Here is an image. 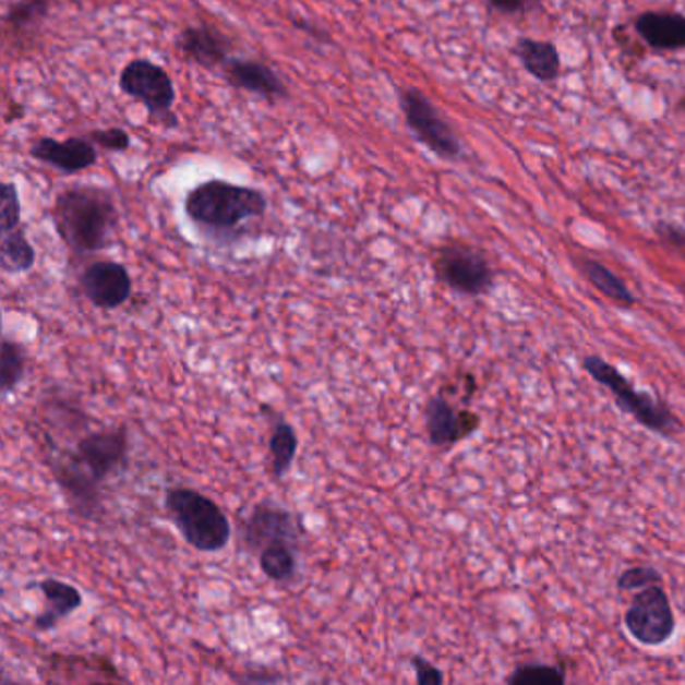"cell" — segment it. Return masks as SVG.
Instances as JSON below:
<instances>
[{
  "label": "cell",
  "instance_id": "20",
  "mask_svg": "<svg viewBox=\"0 0 685 685\" xmlns=\"http://www.w3.org/2000/svg\"><path fill=\"white\" fill-rule=\"evenodd\" d=\"M298 448H300V438L292 424L286 420H276L272 424L269 441H267V453H269L274 479H284L288 470L292 469L293 460L298 457Z\"/></svg>",
  "mask_w": 685,
  "mask_h": 685
},
{
  "label": "cell",
  "instance_id": "23",
  "mask_svg": "<svg viewBox=\"0 0 685 685\" xmlns=\"http://www.w3.org/2000/svg\"><path fill=\"white\" fill-rule=\"evenodd\" d=\"M37 262V252L31 245L23 228L2 233L0 245V266L7 274H26Z\"/></svg>",
  "mask_w": 685,
  "mask_h": 685
},
{
  "label": "cell",
  "instance_id": "27",
  "mask_svg": "<svg viewBox=\"0 0 685 685\" xmlns=\"http://www.w3.org/2000/svg\"><path fill=\"white\" fill-rule=\"evenodd\" d=\"M2 204H0V229L2 233L21 228V197L16 185L7 181L2 185Z\"/></svg>",
  "mask_w": 685,
  "mask_h": 685
},
{
  "label": "cell",
  "instance_id": "9",
  "mask_svg": "<svg viewBox=\"0 0 685 685\" xmlns=\"http://www.w3.org/2000/svg\"><path fill=\"white\" fill-rule=\"evenodd\" d=\"M49 465L67 507L76 519H97L103 508V482L85 467L76 453H64L61 457L52 458Z\"/></svg>",
  "mask_w": 685,
  "mask_h": 685
},
{
  "label": "cell",
  "instance_id": "26",
  "mask_svg": "<svg viewBox=\"0 0 685 685\" xmlns=\"http://www.w3.org/2000/svg\"><path fill=\"white\" fill-rule=\"evenodd\" d=\"M51 2L52 0H16L4 19L9 25L14 26V31H25L47 16Z\"/></svg>",
  "mask_w": 685,
  "mask_h": 685
},
{
  "label": "cell",
  "instance_id": "7",
  "mask_svg": "<svg viewBox=\"0 0 685 685\" xmlns=\"http://www.w3.org/2000/svg\"><path fill=\"white\" fill-rule=\"evenodd\" d=\"M305 534L302 517L274 501L257 503L241 520V543L252 553H260L272 543H288L300 549Z\"/></svg>",
  "mask_w": 685,
  "mask_h": 685
},
{
  "label": "cell",
  "instance_id": "14",
  "mask_svg": "<svg viewBox=\"0 0 685 685\" xmlns=\"http://www.w3.org/2000/svg\"><path fill=\"white\" fill-rule=\"evenodd\" d=\"M31 155L40 164H47L63 173H79L97 164L95 143L85 137H69L64 141L40 137L31 145Z\"/></svg>",
  "mask_w": 685,
  "mask_h": 685
},
{
  "label": "cell",
  "instance_id": "22",
  "mask_svg": "<svg viewBox=\"0 0 685 685\" xmlns=\"http://www.w3.org/2000/svg\"><path fill=\"white\" fill-rule=\"evenodd\" d=\"M298 546L272 543L257 553V565L264 577L274 584H292L298 575Z\"/></svg>",
  "mask_w": 685,
  "mask_h": 685
},
{
  "label": "cell",
  "instance_id": "29",
  "mask_svg": "<svg viewBox=\"0 0 685 685\" xmlns=\"http://www.w3.org/2000/svg\"><path fill=\"white\" fill-rule=\"evenodd\" d=\"M89 140L105 152L123 153L131 147V137H129L128 131H123L121 128L91 131Z\"/></svg>",
  "mask_w": 685,
  "mask_h": 685
},
{
  "label": "cell",
  "instance_id": "11",
  "mask_svg": "<svg viewBox=\"0 0 685 685\" xmlns=\"http://www.w3.org/2000/svg\"><path fill=\"white\" fill-rule=\"evenodd\" d=\"M81 292L99 310H117L133 293V279L128 267L113 260L93 262L81 272Z\"/></svg>",
  "mask_w": 685,
  "mask_h": 685
},
{
  "label": "cell",
  "instance_id": "17",
  "mask_svg": "<svg viewBox=\"0 0 685 685\" xmlns=\"http://www.w3.org/2000/svg\"><path fill=\"white\" fill-rule=\"evenodd\" d=\"M179 51L204 69H216L228 61V38L214 26H188L178 38Z\"/></svg>",
  "mask_w": 685,
  "mask_h": 685
},
{
  "label": "cell",
  "instance_id": "33",
  "mask_svg": "<svg viewBox=\"0 0 685 685\" xmlns=\"http://www.w3.org/2000/svg\"><path fill=\"white\" fill-rule=\"evenodd\" d=\"M489 7L496 11V13L503 14H517L525 11V0H486Z\"/></svg>",
  "mask_w": 685,
  "mask_h": 685
},
{
  "label": "cell",
  "instance_id": "8",
  "mask_svg": "<svg viewBox=\"0 0 685 685\" xmlns=\"http://www.w3.org/2000/svg\"><path fill=\"white\" fill-rule=\"evenodd\" d=\"M623 620L635 641L649 648L663 646L675 632L672 601L661 585H649L635 593Z\"/></svg>",
  "mask_w": 685,
  "mask_h": 685
},
{
  "label": "cell",
  "instance_id": "28",
  "mask_svg": "<svg viewBox=\"0 0 685 685\" xmlns=\"http://www.w3.org/2000/svg\"><path fill=\"white\" fill-rule=\"evenodd\" d=\"M649 585H661V575L656 567L649 565H637L629 567L620 575L617 587L622 591H635V589H646Z\"/></svg>",
  "mask_w": 685,
  "mask_h": 685
},
{
  "label": "cell",
  "instance_id": "21",
  "mask_svg": "<svg viewBox=\"0 0 685 685\" xmlns=\"http://www.w3.org/2000/svg\"><path fill=\"white\" fill-rule=\"evenodd\" d=\"M579 269H581L585 279L596 288L597 292L603 293L605 298H610L613 304L622 305V308H634L635 302H637L634 292L605 264L591 260V257H584L579 262Z\"/></svg>",
  "mask_w": 685,
  "mask_h": 685
},
{
  "label": "cell",
  "instance_id": "1",
  "mask_svg": "<svg viewBox=\"0 0 685 685\" xmlns=\"http://www.w3.org/2000/svg\"><path fill=\"white\" fill-rule=\"evenodd\" d=\"M52 221L75 254H97L111 243L117 226L113 195L101 188H73L57 197Z\"/></svg>",
  "mask_w": 685,
  "mask_h": 685
},
{
  "label": "cell",
  "instance_id": "10",
  "mask_svg": "<svg viewBox=\"0 0 685 685\" xmlns=\"http://www.w3.org/2000/svg\"><path fill=\"white\" fill-rule=\"evenodd\" d=\"M121 91L147 107L153 115H167L176 103V87L166 69L147 59H135L125 64L119 76Z\"/></svg>",
  "mask_w": 685,
  "mask_h": 685
},
{
  "label": "cell",
  "instance_id": "16",
  "mask_svg": "<svg viewBox=\"0 0 685 685\" xmlns=\"http://www.w3.org/2000/svg\"><path fill=\"white\" fill-rule=\"evenodd\" d=\"M221 71H224V76H226L229 85L236 89L255 93V95H262L266 99H278V97L288 95L286 85L281 83L278 73L260 61L228 59L226 63L221 64Z\"/></svg>",
  "mask_w": 685,
  "mask_h": 685
},
{
  "label": "cell",
  "instance_id": "15",
  "mask_svg": "<svg viewBox=\"0 0 685 685\" xmlns=\"http://www.w3.org/2000/svg\"><path fill=\"white\" fill-rule=\"evenodd\" d=\"M634 28L651 51H685L684 14L648 11L635 16Z\"/></svg>",
  "mask_w": 685,
  "mask_h": 685
},
{
  "label": "cell",
  "instance_id": "3",
  "mask_svg": "<svg viewBox=\"0 0 685 685\" xmlns=\"http://www.w3.org/2000/svg\"><path fill=\"white\" fill-rule=\"evenodd\" d=\"M167 515L188 545L200 553H219L229 545L231 522L214 498L191 486H169Z\"/></svg>",
  "mask_w": 685,
  "mask_h": 685
},
{
  "label": "cell",
  "instance_id": "2",
  "mask_svg": "<svg viewBox=\"0 0 685 685\" xmlns=\"http://www.w3.org/2000/svg\"><path fill=\"white\" fill-rule=\"evenodd\" d=\"M267 200L262 191L212 179L191 190L185 197V214L193 224L209 231H233L243 221L266 214Z\"/></svg>",
  "mask_w": 685,
  "mask_h": 685
},
{
  "label": "cell",
  "instance_id": "12",
  "mask_svg": "<svg viewBox=\"0 0 685 685\" xmlns=\"http://www.w3.org/2000/svg\"><path fill=\"white\" fill-rule=\"evenodd\" d=\"M76 457L105 482L128 467L129 432L125 426L105 429L85 434L75 446Z\"/></svg>",
  "mask_w": 685,
  "mask_h": 685
},
{
  "label": "cell",
  "instance_id": "34",
  "mask_svg": "<svg viewBox=\"0 0 685 685\" xmlns=\"http://www.w3.org/2000/svg\"><path fill=\"white\" fill-rule=\"evenodd\" d=\"M537 2H539V0H537Z\"/></svg>",
  "mask_w": 685,
  "mask_h": 685
},
{
  "label": "cell",
  "instance_id": "24",
  "mask_svg": "<svg viewBox=\"0 0 685 685\" xmlns=\"http://www.w3.org/2000/svg\"><path fill=\"white\" fill-rule=\"evenodd\" d=\"M28 369V352L25 346L4 336L0 344V394L7 398L25 381Z\"/></svg>",
  "mask_w": 685,
  "mask_h": 685
},
{
  "label": "cell",
  "instance_id": "5",
  "mask_svg": "<svg viewBox=\"0 0 685 685\" xmlns=\"http://www.w3.org/2000/svg\"><path fill=\"white\" fill-rule=\"evenodd\" d=\"M436 279L448 290L479 298L495 288V269L486 255L462 241H450L436 250L434 255Z\"/></svg>",
  "mask_w": 685,
  "mask_h": 685
},
{
  "label": "cell",
  "instance_id": "19",
  "mask_svg": "<svg viewBox=\"0 0 685 685\" xmlns=\"http://www.w3.org/2000/svg\"><path fill=\"white\" fill-rule=\"evenodd\" d=\"M515 55L529 75L541 83H553L561 73V57L551 40L522 37L515 45Z\"/></svg>",
  "mask_w": 685,
  "mask_h": 685
},
{
  "label": "cell",
  "instance_id": "30",
  "mask_svg": "<svg viewBox=\"0 0 685 685\" xmlns=\"http://www.w3.org/2000/svg\"><path fill=\"white\" fill-rule=\"evenodd\" d=\"M410 665L414 670V677L419 685H441L445 684V673L441 672L432 661L422 658V656H412Z\"/></svg>",
  "mask_w": 685,
  "mask_h": 685
},
{
  "label": "cell",
  "instance_id": "6",
  "mask_svg": "<svg viewBox=\"0 0 685 685\" xmlns=\"http://www.w3.org/2000/svg\"><path fill=\"white\" fill-rule=\"evenodd\" d=\"M398 101L412 135L441 159L457 161L462 155V143L431 99L422 91L408 87L400 91Z\"/></svg>",
  "mask_w": 685,
  "mask_h": 685
},
{
  "label": "cell",
  "instance_id": "4",
  "mask_svg": "<svg viewBox=\"0 0 685 685\" xmlns=\"http://www.w3.org/2000/svg\"><path fill=\"white\" fill-rule=\"evenodd\" d=\"M584 370L593 381L605 386L613 394L615 405L635 422H639L644 429L656 432L663 438H673L675 434L682 432V422L673 414L672 408L661 402L653 394L637 390L634 384L605 358L596 354L585 356Z\"/></svg>",
  "mask_w": 685,
  "mask_h": 685
},
{
  "label": "cell",
  "instance_id": "32",
  "mask_svg": "<svg viewBox=\"0 0 685 685\" xmlns=\"http://www.w3.org/2000/svg\"><path fill=\"white\" fill-rule=\"evenodd\" d=\"M656 236L663 243L672 245V248L685 250V229L682 226H675L672 221H658L656 224Z\"/></svg>",
  "mask_w": 685,
  "mask_h": 685
},
{
  "label": "cell",
  "instance_id": "25",
  "mask_svg": "<svg viewBox=\"0 0 685 685\" xmlns=\"http://www.w3.org/2000/svg\"><path fill=\"white\" fill-rule=\"evenodd\" d=\"M567 673L551 663H522L507 675L508 685H563Z\"/></svg>",
  "mask_w": 685,
  "mask_h": 685
},
{
  "label": "cell",
  "instance_id": "13",
  "mask_svg": "<svg viewBox=\"0 0 685 685\" xmlns=\"http://www.w3.org/2000/svg\"><path fill=\"white\" fill-rule=\"evenodd\" d=\"M426 436L436 448H453L481 429V417L472 410H458L443 393L434 394L424 407Z\"/></svg>",
  "mask_w": 685,
  "mask_h": 685
},
{
  "label": "cell",
  "instance_id": "31",
  "mask_svg": "<svg viewBox=\"0 0 685 685\" xmlns=\"http://www.w3.org/2000/svg\"><path fill=\"white\" fill-rule=\"evenodd\" d=\"M236 682L240 684H279L284 682L286 677L276 670H267V668H250V670H243L240 675H233Z\"/></svg>",
  "mask_w": 685,
  "mask_h": 685
},
{
  "label": "cell",
  "instance_id": "18",
  "mask_svg": "<svg viewBox=\"0 0 685 685\" xmlns=\"http://www.w3.org/2000/svg\"><path fill=\"white\" fill-rule=\"evenodd\" d=\"M40 593L45 597V611H40L35 617V627L38 632L55 629L59 623L73 615L76 610L83 608V593L75 585L67 584L55 577H47L38 584Z\"/></svg>",
  "mask_w": 685,
  "mask_h": 685
}]
</instances>
